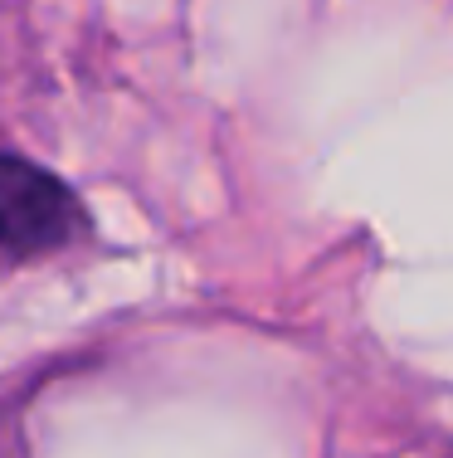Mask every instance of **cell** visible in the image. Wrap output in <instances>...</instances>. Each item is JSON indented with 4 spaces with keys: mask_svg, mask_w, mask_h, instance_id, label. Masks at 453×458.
I'll list each match as a JSON object with an SVG mask.
<instances>
[{
    "mask_svg": "<svg viewBox=\"0 0 453 458\" xmlns=\"http://www.w3.org/2000/svg\"><path fill=\"white\" fill-rule=\"evenodd\" d=\"M79 229V200L63 181L0 151V249L45 254Z\"/></svg>",
    "mask_w": 453,
    "mask_h": 458,
    "instance_id": "obj_1",
    "label": "cell"
}]
</instances>
